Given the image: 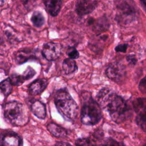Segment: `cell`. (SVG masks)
Wrapping results in <instances>:
<instances>
[{
    "label": "cell",
    "mask_w": 146,
    "mask_h": 146,
    "mask_svg": "<svg viewBox=\"0 0 146 146\" xmlns=\"http://www.w3.org/2000/svg\"><path fill=\"white\" fill-rule=\"evenodd\" d=\"M96 100L116 123H122L130 115V109L124 99L110 88H102L96 96Z\"/></svg>",
    "instance_id": "6da1fadb"
},
{
    "label": "cell",
    "mask_w": 146,
    "mask_h": 146,
    "mask_svg": "<svg viewBox=\"0 0 146 146\" xmlns=\"http://www.w3.org/2000/svg\"><path fill=\"white\" fill-rule=\"evenodd\" d=\"M82 103L80 112V121L87 125H94L102 118L101 107L88 92L82 94Z\"/></svg>",
    "instance_id": "7a4b0ae2"
},
{
    "label": "cell",
    "mask_w": 146,
    "mask_h": 146,
    "mask_svg": "<svg viewBox=\"0 0 146 146\" xmlns=\"http://www.w3.org/2000/svg\"><path fill=\"white\" fill-rule=\"evenodd\" d=\"M54 103L58 112L65 119L70 120L76 119L79 111L78 106L66 88L55 92Z\"/></svg>",
    "instance_id": "3957f363"
},
{
    "label": "cell",
    "mask_w": 146,
    "mask_h": 146,
    "mask_svg": "<svg viewBox=\"0 0 146 146\" xmlns=\"http://www.w3.org/2000/svg\"><path fill=\"white\" fill-rule=\"evenodd\" d=\"M5 120L13 126H23L29 121V115L23 104L11 101L5 104L3 108Z\"/></svg>",
    "instance_id": "277c9868"
},
{
    "label": "cell",
    "mask_w": 146,
    "mask_h": 146,
    "mask_svg": "<svg viewBox=\"0 0 146 146\" xmlns=\"http://www.w3.org/2000/svg\"><path fill=\"white\" fill-rule=\"evenodd\" d=\"M117 10L116 18L120 22L131 23L138 16V10L132 0H114Z\"/></svg>",
    "instance_id": "5b68a950"
},
{
    "label": "cell",
    "mask_w": 146,
    "mask_h": 146,
    "mask_svg": "<svg viewBox=\"0 0 146 146\" xmlns=\"http://www.w3.org/2000/svg\"><path fill=\"white\" fill-rule=\"evenodd\" d=\"M105 73L110 79L116 82H119L122 80L125 76V67L119 63H112L109 64Z\"/></svg>",
    "instance_id": "8992f818"
},
{
    "label": "cell",
    "mask_w": 146,
    "mask_h": 146,
    "mask_svg": "<svg viewBox=\"0 0 146 146\" xmlns=\"http://www.w3.org/2000/svg\"><path fill=\"white\" fill-rule=\"evenodd\" d=\"M61 52V44L54 42H49L45 43L42 50V55L48 61H52L58 59L60 56Z\"/></svg>",
    "instance_id": "52a82bcc"
},
{
    "label": "cell",
    "mask_w": 146,
    "mask_h": 146,
    "mask_svg": "<svg viewBox=\"0 0 146 146\" xmlns=\"http://www.w3.org/2000/svg\"><path fill=\"white\" fill-rule=\"evenodd\" d=\"M1 146H23L22 137L13 131L5 130L1 135Z\"/></svg>",
    "instance_id": "ba28073f"
},
{
    "label": "cell",
    "mask_w": 146,
    "mask_h": 146,
    "mask_svg": "<svg viewBox=\"0 0 146 146\" xmlns=\"http://www.w3.org/2000/svg\"><path fill=\"white\" fill-rule=\"evenodd\" d=\"M97 0H77L75 10L79 15H85L92 13L96 8Z\"/></svg>",
    "instance_id": "9c48e42d"
},
{
    "label": "cell",
    "mask_w": 146,
    "mask_h": 146,
    "mask_svg": "<svg viewBox=\"0 0 146 146\" xmlns=\"http://www.w3.org/2000/svg\"><path fill=\"white\" fill-rule=\"evenodd\" d=\"M48 81L46 79H38L33 81L29 86V91L32 95L41 94L47 87Z\"/></svg>",
    "instance_id": "30bf717a"
},
{
    "label": "cell",
    "mask_w": 146,
    "mask_h": 146,
    "mask_svg": "<svg viewBox=\"0 0 146 146\" xmlns=\"http://www.w3.org/2000/svg\"><path fill=\"white\" fill-rule=\"evenodd\" d=\"M47 12L53 17L56 16L59 13L62 4V0H43Z\"/></svg>",
    "instance_id": "8fae6325"
},
{
    "label": "cell",
    "mask_w": 146,
    "mask_h": 146,
    "mask_svg": "<svg viewBox=\"0 0 146 146\" xmlns=\"http://www.w3.org/2000/svg\"><path fill=\"white\" fill-rule=\"evenodd\" d=\"M31 111L32 113L40 119H44L46 116V106L39 100H35L31 103Z\"/></svg>",
    "instance_id": "7c38bea8"
},
{
    "label": "cell",
    "mask_w": 146,
    "mask_h": 146,
    "mask_svg": "<svg viewBox=\"0 0 146 146\" xmlns=\"http://www.w3.org/2000/svg\"><path fill=\"white\" fill-rule=\"evenodd\" d=\"M47 128L48 131L56 137L65 138L68 135V131L66 129L54 123L48 124L47 126Z\"/></svg>",
    "instance_id": "4fadbf2b"
},
{
    "label": "cell",
    "mask_w": 146,
    "mask_h": 146,
    "mask_svg": "<svg viewBox=\"0 0 146 146\" xmlns=\"http://www.w3.org/2000/svg\"><path fill=\"white\" fill-rule=\"evenodd\" d=\"M132 105L133 110L137 115H146L145 98H137L135 99L132 102Z\"/></svg>",
    "instance_id": "5bb4252c"
},
{
    "label": "cell",
    "mask_w": 146,
    "mask_h": 146,
    "mask_svg": "<svg viewBox=\"0 0 146 146\" xmlns=\"http://www.w3.org/2000/svg\"><path fill=\"white\" fill-rule=\"evenodd\" d=\"M62 70L66 75L75 72L78 70L76 62L70 58L65 59L62 63Z\"/></svg>",
    "instance_id": "9a60e30c"
},
{
    "label": "cell",
    "mask_w": 146,
    "mask_h": 146,
    "mask_svg": "<svg viewBox=\"0 0 146 146\" xmlns=\"http://www.w3.org/2000/svg\"><path fill=\"white\" fill-rule=\"evenodd\" d=\"M33 56L32 52L30 50H22L18 51L15 55V59L17 63L21 64L25 63Z\"/></svg>",
    "instance_id": "2e32d148"
},
{
    "label": "cell",
    "mask_w": 146,
    "mask_h": 146,
    "mask_svg": "<svg viewBox=\"0 0 146 146\" xmlns=\"http://www.w3.org/2000/svg\"><path fill=\"white\" fill-rule=\"evenodd\" d=\"M31 21L34 26L38 28L41 27L45 23L44 17L43 14L39 11H35L33 13L31 17Z\"/></svg>",
    "instance_id": "e0dca14e"
},
{
    "label": "cell",
    "mask_w": 146,
    "mask_h": 146,
    "mask_svg": "<svg viewBox=\"0 0 146 146\" xmlns=\"http://www.w3.org/2000/svg\"><path fill=\"white\" fill-rule=\"evenodd\" d=\"M13 84L10 78H6L2 80L0 83L1 92L5 96H7L10 94L13 90Z\"/></svg>",
    "instance_id": "ac0fdd59"
},
{
    "label": "cell",
    "mask_w": 146,
    "mask_h": 146,
    "mask_svg": "<svg viewBox=\"0 0 146 146\" xmlns=\"http://www.w3.org/2000/svg\"><path fill=\"white\" fill-rule=\"evenodd\" d=\"M75 144L76 146H96L92 140L87 137L78 139Z\"/></svg>",
    "instance_id": "d6986e66"
},
{
    "label": "cell",
    "mask_w": 146,
    "mask_h": 146,
    "mask_svg": "<svg viewBox=\"0 0 146 146\" xmlns=\"http://www.w3.org/2000/svg\"><path fill=\"white\" fill-rule=\"evenodd\" d=\"M10 79L11 81V83L13 85L15 86H19L21 85L22 83H23L25 80L22 76V75L18 74H13L10 77Z\"/></svg>",
    "instance_id": "ffe728a7"
},
{
    "label": "cell",
    "mask_w": 146,
    "mask_h": 146,
    "mask_svg": "<svg viewBox=\"0 0 146 146\" xmlns=\"http://www.w3.org/2000/svg\"><path fill=\"white\" fill-rule=\"evenodd\" d=\"M137 124L145 132H146V115H137L136 118Z\"/></svg>",
    "instance_id": "44dd1931"
},
{
    "label": "cell",
    "mask_w": 146,
    "mask_h": 146,
    "mask_svg": "<svg viewBox=\"0 0 146 146\" xmlns=\"http://www.w3.org/2000/svg\"><path fill=\"white\" fill-rule=\"evenodd\" d=\"M36 74V71L30 66H28L24 72L22 74L25 80H27L31 79Z\"/></svg>",
    "instance_id": "7402d4cb"
},
{
    "label": "cell",
    "mask_w": 146,
    "mask_h": 146,
    "mask_svg": "<svg viewBox=\"0 0 146 146\" xmlns=\"http://www.w3.org/2000/svg\"><path fill=\"white\" fill-rule=\"evenodd\" d=\"M67 56L72 59H78L79 57V53L78 51L74 47H70L66 51Z\"/></svg>",
    "instance_id": "603a6c76"
},
{
    "label": "cell",
    "mask_w": 146,
    "mask_h": 146,
    "mask_svg": "<svg viewBox=\"0 0 146 146\" xmlns=\"http://www.w3.org/2000/svg\"><path fill=\"white\" fill-rule=\"evenodd\" d=\"M102 146H125L123 143L117 141L112 138L106 139Z\"/></svg>",
    "instance_id": "cb8c5ba5"
},
{
    "label": "cell",
    "mask_w": 146,
    "mask_h": 146,
    "mask_svg": "<svg viewBox=\"0 0 146 146\" xmlns=\"http://www.w3.org/2000/svg\"><path fill=\"white\" fill-rule=\"evenodd\" d=\"M139 89L142 93L146 94V75L139 82Z\"/></svg>",
    "instance_id": "d4e9b609"
},
{
    "label": "cell",
    "mask_w": 146,
    "mask_h": 146,
    "mask_svg": "<svg viewBox=\"0 0 146 146\" xmlns=\"http://www.w3.org/2000/svg\"><path fill=\"white\" fill-rule=\"evenodd\" d=\"M128 47V44L123 43L118 44L115 48V50L116 52H125Z\"/></svg>",
    "instance_id": "484cf974"
},
{
    "label": "cell",
    "mask_w": 146,
    "mask_h": 146,
    "mask_svg": "<svg viewBox=\"0 0 146 146\" xmlns=\"http://www.w3.org/2000/svg\"><path fill=\"white\" fill-rule=\"evenodd\" d=\"M127 61L131 65H135L136 63L137 60L134 55H129L126 57Z\"/></svg>",
    "instance_id": "4316f807"
},
{
    "label": "cell",
    "mask_w": 146,
    "mask_h": 146,
    "mask_svg": "<svg viewBox=\"0 0 146 146\" xmlns=\"http://www.w3.org/2000/svg\"><path fill=\"white\" fill-rule=\"evenodd\" d=\"M52 146H72L70 143L65 141H58Z\"/></svg>",
    "instance_id": "83f0119b"
},
{
    "label": "cell",
    "mask_w": 146,
    "mask_h": 146,
    "mask_svg": "<svg viewBox=\"0 0 146 146\" xmlns=\"http://www.w3.org/2000/svg\"><path fill=\"white\" fill-rule=\"evenodd\" d=\"M142 5L143 6L145 10L146 11V0H140Z\"/></svg>",
    "instance_id": "f1b7e54d"
},
{
    "label": "cell",
    "mask_w": 146,
    "mask_h": 146,
    "mask_svg": "<svg viewBox=\"0 0 146 146\" xmlns=\"http://www.w3.org/2000/svg\"><path fill=\"white\" fill-rule=\"evenodd\" d=\"M143 146H146V143H145V144H144Z\"/></svg>",
    "instance_id": "f546056e"
}]
</instances>
